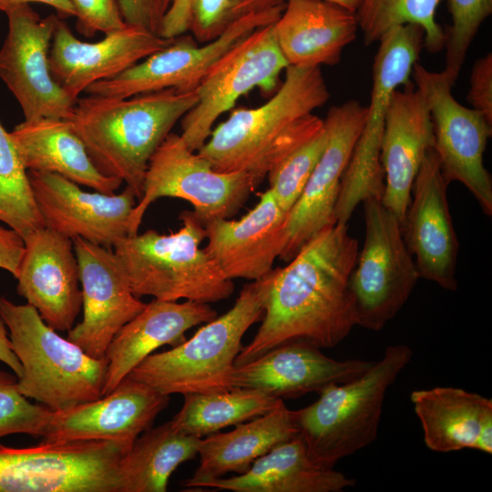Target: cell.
Returning a JSON list of instances; mask_svg holds the SVG:
<instances>
[{
  "label": "cell",
  "instance_id": "obj_1",
  "mask_svg": "<svg viewBox=\"0 0 492 492\" xmlns=\"http://www.w3.org/2000/svg\"><path fill=\"white\" fill-rule=\"evenodd\" d=\"M359 252L347 224L326 228L282 268L273 269L262 322L235 365L275 346L303 340L333 348L356 326L349 279Z\"/></svg>",
  "mask_w": 492,
  "mask_h": 492
},
{
  "label": "cell",
  "instance_id": "obj_2",
  "mask_svg": "<svg viewBox=\"0 0 492 492\" xmlns=\"http://www.w3.org/2000/svg\"><path fill=\"white\" fill-rule=\"evenodd\" d=\"M330 93L319 67L288 66L276 94L263 105L237 108L197 151L215 170L246 172L260 183L292 151L324 127L313 112Z\"/></svg>",
  "mask_w": 492,
  "mask_h": 492
},
{
  "label": "cell",
  "instance_id": "obj_3",
  "mask_svg": "<svg viewBox=\"0 0 492 492\" xmlns=\"http://www.w3.org/2000/svg\"><path fill=\"white\" fill-rule=\"evenodd\" d=\"M197 101V90L175 88L126 98L89 95L77 99L71 120L98 170L139 200L150 158Z\"/></svg>",
  "mask_w": 492,
  "mask_h": 492
},
{
  "label": "cell",
  "instance_id": "obj_4",
  "mask_svg": "<svg viewBox=\"0 0 492 492\" xmlns=\"http://www.w3.org/2000/svg\"><path fill=\"white\" fill-rule=\"evenodd\" d=\"M412 356L408 345L391 344L363 374L324 389L315 402L293 410L298 435L313 461L334 467L376 439L386 393Z\"/></svg>",
  "mask_w": 492,
  "mask_h": 492
},
{
  "label": "cell",
  "instance_id": "obj_5",
  "mask_svg": "<svg viewBox=\"0 0 492 492\" xmlns=\"http://www.w3.org/2000/svg\"><path fill=\"white\" fill-rule=\"evenodd\" d=\"M272 271L245 284L227 313L172 349L151 354L128 376L168 395L229 390L242 337L264 314Z\"/></svg>",
  "mask_w": 492,
  "mask_h": 492
},
{
  "label": "cell",
  "instance_id": "obj_6",
  "mask_svg": "<svg viewBox=\"0 0 492 492\" xmlns=\"http://www.w3.org/2000/svg\"><path fill=\"white\" fill-rule=\"evenodd\" d=\"M181 227L160 234L149 230L127 236L113 251L122 265L132 292L140 298L211 303L228 299L234 284L200 243L205 228L193 211L179 214Z\"/></svg>",
  "mask_w": 492,
  "mask_h": 492
},
{
  "label": "cell",
  "instance_id": "obj_7",
  "mask_svg": "<svg viewBox=\"0 0 492 492\" xmlns=\"http://www.w3.org/2000/svg\"><path fill=\"white\" fill-rule=\"evenodd\" d=\"M0 315L23 368L18 389L26 397L61 411L103 396L105 356L94 358L61 337L28 303L0 297Z\"/></svg>",
  "mask_w": 492,
  "mask_h": 492
},
{
  "label": "cell",
  "instance_id": "obj_8",
  "mask_svg": "<svg viewBox=\"0 0 492 492\" xmlns=\"http://www.w3.org/2000/svg\"><path fill=\"white\" fill-rule=\"evenodd\" d=\"M423 46L424 31L415 25L395 27L379 40L370 103L341 179L334 210L338 224H347L355 208L366 199H382L384 180L380 156L386 110L394 91L411 83L412 69Z\"/></svg>",
  "mask_w": 492,
  "mask_h": 492
},
{
  "label": "cell",
  "instance_id": "obj_9",
  "mask_svg": "<svg viewBox=\"0 0 492 492\" xmlns=\"http://www.w3.org/2000/svg\"><path fill=\"white\" fill-rule=\"evenodd\" d=\"M260 184L250 173L215 170L180 135L170 132L149 159L141 198L128 219V236L138 233L148 208L160 198L187 200L204 225L234 216Z\"/></svg>",
  "mask_w": 492,
  "mask_h": 492
},
{
  "label": "cell",
  "instance_id": "obj_10",
  "mask_svg": "<svg viewBox=\"0 0 492 492\" xmlns=\"http://www.w3.org/2000/svg\"><path fill=\"white\" fill-rule=\"evenodd\" d=\"M364 242L349 279L356 325L380 331L408 301L418 279L402 223L381 199L363 201Z\"/></svg>",
  "mask_w": 492,
  "mask_h": 492
},
{
  "label": "cell",
  "instance_id": "obj_11",
  "mask_svg": "<svg viewBox=\"0 0 492 492\" xmlns=\"http://www.w3.org/2000/svg\"><path fill=\"white\" fill-rule=\"evenodd\" d=\"M130 446L101 440L0 444V492H121L120 464Z\"/></svg>",
  "mask_w": 492,
  "mask_h": 492
},
{
  "label": "cell",
  "instance_id": "obj_12",
  "mask_svg": "<svg viewBox=\"0 0 492 492\" xmlns=\"http://www.w3.org/2000/svg\"><path fill=\"white\" fill-rule=\"evenodd\" d=\"M411 75L429 110L434 149L445 180L461 182L484 213L491 216L492 179L484 165V152L492 123L456 100L452 94L456 81L444 70L430 71L416 62Z\"/></svg>",
  "mask_w": 492,
  "mask_h": 492
},
{
  "label": "cell",
  "instance_id": "obj_13",
  "mask_svg": "<svg viewBox=\"0 0 492 492\" xmlns=\"http://www.w3.org/2000/svg\"><path fill=\"white\" fill-rule=\"evenodd\" d=\"M274 24V23H273ZM273 24L238 42L212 67L198 87L196 105L181 118V138L192 151L209 138L215 121L254 88L272 91L288 67L273 34Z\"/></svg>",
  "mask_w": 492,
  "mask_h": 492
},
{
  "label": "cell",
  "instance_id": "obj_14",
  "mask_svg": "<svg viewBox=\"0 0 492 492\" xmlns=\"http://www.w3.org/2000/svg\"><path fill=\"white\" fill-rule=\"evenodd\" d=\"M5 13L8 31L0 48V79L19 103L25 120H71L77 100L53 78L48 63L58 16L42 18L27 4Z\"/></svg>",
  "mask_w": 492,
  "mask_h": 492
},
{
  "label": "cell",
  "instance_id": "obj_15",
  "mask_svg": "<svg viewBox=\"0 0 492 492\" xmlns=\"http://www.w3.org/2000/svg\"><path fill=\"white\" fill-rule=\"evenodd\" d=\"M284 9V8H283ZM283 9L247 16L231 26L216 39L201 46L181 35L119 75L90 85L86 93L126 98L169 88L193 91L219 59L256 29L273 24Z\"/></svg>",
  "mask_w": 492,
  "mask_h": 492
},
{
  "label": "cell",
  "instance_id": "obj_16",
  "mask_svg": "<svg viewBox=\"0 0 492 492\" xmlns=\"http://www.w3.org/2000/svg\"><path fill=\"white\" fill-rule=\"evenodd\" d=\"M367 107L357 100L333 106L325 118L326 147L299 199L286 216L280 259L290 261L323 230L336 224L335 204L343 174L363 128Z\"/></svg>",
  "mask_w": 492,
  "mask_h": 492
},
{
  "label": "cell",
  "instance_id": "obj_17",
  "mask_svg": "<svg viewBox=\"0 0 492 492\" xmlns=\"http://www.w3.org/2000/svg\"><path fill=\"white\" fill-rule=\"evenodd\" d=\"M78 263L83 319L67 338L94 358H103L116 333L146 304L131 291L113 249L72 240Z\"/></svg>",
  "mask_w": 492,
  "mask_h": 492
},
{
  "label": "cell",
  "instance_id": "obj_18",
  "mask_svg": "<svg viewBox=\"0 0 492 492\" xmlns=\"http://www.w3.org/2000/svg\"><path fill=\"white\" fill-rule=\"evenodd\" d=\"M27 176L46 228L108 249L128 236L137 199L131 188L118 194L89 192L57 174L27 170Z\"/></svg>",
  "mask_w": 492,
  "mask_h": 492
},
{
  "label": "cell",
  "instance_id": "obj_19",
  "mask_svg": "<svg viewBox=\"0 0 492 492\" xmlns=\"http://www.w3.org/2000/svg\"><path fill=\"white\" fill-rule=\"evenodd\" d=\"M447 186L432 148L414 180L402 231L420 278L454 292L458 286L456 268L459 245L449 211Z\"/></svg>",
  "mask_w": 492,
  "mask_h": 492
},
{
  "label": "cell",
  "instance_id": "obj_20",
  "mask_svg": "<svg viewBox=\"0 0 492 492\" xmlns=\"http://www.w3.org/2000/svg\"><path fill=\"white\" fill-rule=\"evenodd\" d=\"M173 40L127 24L97 42H83L58 17L48 56L50 73L77 100L90 85L119 75Z\"/></svg>",
  "mask_w": 492,
  "mask_h": 492
},
{
  "label": "cell",
  "instance_id": "obj_21",
  "mask_svg": "<svg viewBox=\"0 0 492 492\" xmlns=\"http://www.w3.org/2000/svg\"><path fill=\"white\" fill-rule=\"evenodd\" d=\"M169 395L125 377L109 394L53 411L43 441H115L132 446L169 405Z\"/></svg>",
  "mask_w": 492,
  "mask_h": 492
},
{
  "label": "cell",
  "instance_id": "obj_22",
  "mask_svg": "<svg viewBox=\"0 0 492 492\" xmlns=\"http://www.w3.org/2000/svg\"><path fill=\"white\" fill-rule=\"evenodd\" d=\"M321 349L303 340L281 343L235 365L229 376V389H257L282 400L298 398L354 379L373 364L361 359L336 360Z\"/></svg>",
  "mask_w": 492,
  "mask_h": 492
},
{
  "label": "cell",
  "instance_id": "obj_23",
  "mask_svg": "<svg viewBox=\"0 0 492 492\" xmlns=\"http://www.w3.org/2000/svg\"><path fill=\"white\" fill-rule=\"evenodd\" d=\"M16 291L55 331H69L82 307L73 241L47 228L24 240Z\"/></svg>",
  "mask_w": 492,
  "mask_h": 492
},
{
  "label": "cell",
  "instance_id": "obj_24",
  "mask_svg": "<svg viewBox=\"0 0 492 492\" xmlns=\"http://www.w3.org/2000/svg\"><path fill=\"white\" fill-rule=\"evenodd\" d=\"M286 216L268 189L239 220L215 219L204 224V250L228 279H262L283 251Z\"/></svg>",
  "mask_w": 492,
  "mask_h": 492
},
{
  "label": "cell",
  "instance_id": "obj_25",
  "mask_svg": "<svg viewBox=\"0 0 492 492\" xmlns=\"http://www.w3.org/2000/svg\"><path fill=\"white\" fill-rule=\"evenodd\" d=\"M434 148L433 126L425 100L412 83L391 96L384 119L381 164L382 202L403 223L411 191L425 153Z\"/></svg>",
  "mask_w": 492,
  "mask_h": 492
},
{
  "label": "cell",
  "instance_id": "obj_26",
  "mask_svg": "<svg viewBox=\"0 0 492 492\" xmlns=\"http://www.w3.org/2000/svg\"><path fill=\"white\" fill-rule=\"evenodd\" d=\"M218 316L209 303L154 299L113 337L105 352L108 359L103 395L109 394L145 358L160 346H176L185 333Z\"/></svg>",
  "mask_w": 492,
  "mask_h": 492
},
{
  "label": "cell",
  "instance_id": "obj_27",
  "mask_svg": "<svg viewBox=\"0 0 492 492\" xmlns=\"http://www.w3.org/2000/svg\"><path fill=\"white\" fill-rule=\"evenodd\" d=\"M426 447L492 454V400L454 386L415 390L410 395Z\"/></svg>",
  "mask_w": 492,
  "mask_h": 492
},
{
  "label": "cell",
  "instance_id": "obj_28",
  "mask_svg": "<svg viewBox=\"0 0 492 492\" xmlns=\"http://www.w3.org/2000/svg\"><path fill=\"white\" fill-rule=\"evenodd\" d=\"M355 13L323 0H287L273 24L277 45L289 66H333L358 30Z\"/></svg>",
  "mask_w": 492,
  "mask_h": 492
},
{
  "label": "cell",
  "instance_id": "obj_29",
  "mask_svg": "<svg viewBox=\"0 0 492 492\" xmlns=\"http://www.w3.org/2000/svg\"><path fill=\"white\" fill-rule=\"evenodd\" d=\"M297 436L293 410L281 400L270 412L238 424L231 431L200 438V465L182 487L187 490L206 488L229 473L243 474L259 457Z\"/></svg>",
  "mask_w": 492,
  "mask_h": 492
},
{
  "label": "cell",
  "instance_id": "obj_30",
  "mask_svg": "<svg viewBox=\"0 0 492 492\" xmlns=\"http://www.w3.org/2000/svg\"><path fill=\"white\" fill-rule=\"evenodd\" d=\"M10 137L26 170L57 174L106 194L115 193L123 183L98 170L70 119L24 120Z\"/></svg>",
  "mask_w": 492,
  "mask_h": 492
},
{
  "label": "cell",
  "instance_id": "obj_31",
  "mask_svg": "<svg viewBox=\"0 0 492 492\" xmlns=\"http://www.w3.org/2000/svg\"><path fill=\"white\" fill-rule=\"evenodd\" d=\"M355 484L354 478L334 467L313 461L298 435L259 457L245 473L216 479L206 488L233 492H341Z\"/></svg>",
  "mask_w": 492,
  "mask_h": 492
},
{
  "label": "cell",
  "instance_id": "obj_32",
  "mask_svg": "<svg viewBox=\"0 0 492 492\" xmlns=\"http://www.w3.org/2000/svg\"><path fill=\"white\" fill-rule=\"evenodd\" d=\"M200 438L169 421L143 432L120 464L121 492H165L170 476L198 456Z\"/></svg>",
  "mask_w": 492,
  "mask_h": 492
},
{
  "label": "cell",
  "instance_id": "obj_33",
  "mask_svg": "<svg viewBox=\"0 0 492 492\" xmlns=\"http://www.w3.org/2000/svg\"><path fill=\"white\" fill-rule=\"evenodd\" d=\"M183 395V405L171 423L183 433L199 438L263 415L282 400L250 388Z\"/></svg>",
  "mask_w": 492,
  "mask_h": 492
},
{
  "label": "cell",
  "instance_id": "obj_34",
  "mask_svg": "<svg viewBox=\"0 0 492 492\" xmlns=\"http://www.w3.org/2000/svg\"><path fill=\"white\" fill-rule=\"evenodd\" d=\"M441 1L361 0L355 15L364 43L374 44L395 27L415 25L424 31V46L427 51H440L446 36L436 21V12Z\"/></svg>",
  "mask_w": 492,
  "mask_h": 492
},
{
  "label": "cell",
  "instance_id": "obj_35",
  "mask_svg": "<svg viewBox=\"0 0 492 492\" xmlns=\"http://www.w3.org/2000/svg\"><path fill=\"white\" fill-rule=\"evenodd\" d=\"M0 221L23 240L45 228L36 203L27 170L17 149L0 122Z\"/></svg>",
  "mask_w": 492,
  "mask_h": 492
},
{
  "label": "cell",
  "instance_id": "obj_36",
  "mask_svg": "<svg viewBox=\"0 0 492 492\" xmlns=\"http://www.w3.org/2000/svg\"><path fill=\"white\" fill-rule=\"evenodd\" d=\"M325 126L285 157L267 175L269 189L288 212L302 194L327 144Z\"/></svg>",
  "mask_w": 492,
  "mask_h": 492
},
{
  "label": "cell",
  "instance_id": "obj_37",
  "mask_svg": "<svg viewBox=\"0 0 492 492\" xmlns=\"http://www.w3.org/2000/svg\"><path fill=\"white\" fill-rule=\"evenodd\" d=\"M287 0H191L189 31L201 44L222 35L236 22L275 9H283Z\"/></svg>",
  "mask_w": 492,
  "mask_h": 492
},
{
  "label": "cell",
  "instance_id": "obj_38",
  "mask_svg": "<svg viewBox=\"0 0 492 492\" xmlns=\"http://www.w3.org/2000/svg\"><path fill=\"white\" fill-rule=\"evenodd\" d=\"M452 24L445 33L444 71L456 81L469 46L492 13V0H448Z\"/></svg>",
  "mask_w": 492,
  "mask_h": 492
},
{
  "label": "cell",
  "instance_id": "obj_39",
  "mask_svg": "<svg viewBox=\"0 0 492 492\" xmlns=\"http://www.w3.org/2000/svg\"><path fill=\"white\" fill-rule=\"evenodd\" d=\"M52 412L28 401L16 375L0 370V438L12 434L42 437Z\"/></svg>",
  "mask_w": 492,
  "mask_h": 492
},
{
  "label": "cell",
  "instance_id": "obj_40",
  "mask_svg": "<svg viewBox=\"0 0 492 492\" xmlns=\"http://www.w3.org/2000/svg\"><path fill=\"white\" fill-rule=\"evenodd\" d=\"M76 11L77 29L85 36L105 35L123 28L125 22L118 0H71Z\"/></svg>",
  "mask_w": 492,
  "mask_h": 492
},
{
  "label": "cell",
  "instance_id": "obj_41",
  "mask_svg": "<svg viewBox=\"0 0 492 492\" xmlns=\"http://www.w3.org/2000/svg\"><path fill=\"white\" fill-rule=\"evenodd\" d=\"M118 3L128 25L159 36L170 0H118Z\"/></svg>",
  "mask_w": 492,
  "mask_h": 492
},
{
  "label": "cell",
  "instance_id": "obj_42",
  "mask_svg": "<svg viewBox=\"0 0 492 492\" xmlns=\"http://www.w3.org/2000/svg\"><path fill=\"white\" fill-rule=\"evenodd\" d=\"M471 108L492 123V55L478 58L471 71L466 97Z\"/></svg>",
  "mask_w": 492,
  "mask_h": 492
},
{
  "label": "cell",
  "instance_id": "obj_43",
  "mask_svg": "<svg viewBox=\"0 0 492 492\" xmlns=\"http://www.w3.org/2000/svg\"><path fill=\"white\" fill-rule=\"evenodd\" d=\"M25 251V242L21 236L12 229L0 225V269L17 277Z\"/></svg>",
  "mask_w": 492,
  "mask_h": 492
},
{
  "label": "cell",
  "instance_id": "obj_44",
  "mask_svg": "<svg viewBox=\"0 0 492 492\" xmlns=\"http://www.w3.org/2000/svg\"><path fill=\"white\" fill-rule=\"evenodd\" d=\"M191 0H170L159 36L172 39L189 31Z\"/></svg>",
  "mask_w": 492,
  "mask_h": 492
},
{
  "label": "cell",
  "instance_id": "obj_45",
  "mask_svg": "<svg viewBox=\"0 0 492 492\" xmlns=\"http://www.w3.org/2000/svg\"><path fill=\"white\" fill-rule=\"evenodd\" d=\"M30 3H41L50 5L56 11L57 16L60 18L76 16L75 7L71 0H0V12L5 13L13 6L29 5Z\"/></svg>",
  "mask_w": 492,
  "mask_h": 492
},
{
  "label": "cell",
  "instance_id": "obj_46",
  "mask_svg": "<svg viewBox=\"0 0 492 492\" xmlns=\"http://www.w3.org/2000/svg\"><path fill=\"white\" fill-rule=\"evenodd\" d=\"M0 361L5 364L15 373L17 379L21 377L23 368L13 351L7 327L0 315Z\"/></svg>",
  "mask_w": 492,
  "mask_h": 492
},
{
  "label": "cell",
  "instance_id": "obj_47",
  "mask_svg": "<svg viewBox=\"0 0 492 492\" xmlns=\"http://www.w3.org/2000/svg\"><path fill=\"white\" fill-rule=\"evenodd\" d=\"M323 1L335 4L353 13L356 12L361 3V0H323Z\"/></svg>",
  "mask_w": 492,
  "mask_h": 492
}]
</instances>
